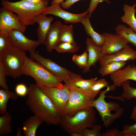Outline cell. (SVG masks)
<instances>
[{
    "label": "cell",
    "instance_id": "1",
    "mask_svg": "<svg viewBox=\"0 0 136 136\" xmlns=\"http://www.w3.org/2000/svg\"><path fill=\"white\" fill-rule=\"evenodd\" d=\"M27 95L26 104L35 115L47 124L59 125L61 115L51 100L38 85L30 84Z\"/></svg>",
    "mask_w": 136,
    "mask_h": 136
},
{
    "label": "cell",
    "instance_id": "2",
    "mask_svg": "<svg viewBox=\"0 0 136 136\" xmlns=\"http://www.w3.org/2000/svg\"><path fill=\"white\" fill-rule=\"evenodd\" d=\"M49 0H42L40 3H34L27 0L11 2L2 0V7L12 11L18 15L21 24L24 26L33 25L37 16L42 14L49 4Z\"/></svg>",
    "mask_w": 136,
    "mask_h": 136
},
{
    "label": "cell",
    "instance_id": "3",
    "mask_svg": "<svg viewBox=\"0 0 136 136\" xmlns=\"http://www.w3.org/2000/svg\"><path fill=\"white\" fill-rule=\"evenodd\" d=\"M116 87L113 84L109 85L107 89L100 92L99 97L95 99L92 104V106L98 112L103 122V124L107 129L123 113V107H120L118 104L113 101L107 102L105 100L107 96L105 95L106 93L110 91L114 90Z\"/></svg>",
    "mask_w": 136,
    "mask_h": 136
},
{
    "label": "cell",
    "instance_id": "4",
    "mask_svg": "<svg viewBox=\"0 0 136 136\" xmlns=\"http://www.w3.org/2000/svg\"><path fill=\"white\" fill-rule=\"evenodd\" d=\"M97 121L93 107L79 110L70 116H61L59 125L69 133L73 131L92 128Z\"/></svg>",
    "mask_w": 136,
    "mask_h": 136
},
{
    "label": "cell",
    "instance_id": "5",
    "mask_svg": "<svg viewBox=\"0 0 136 136\" xmlns=\"http://www.w3.org/2000/svg\"><path fill=\"white\" fill-rule=\"evenodd\" d=\"M68 85L70 88V95L61 116H70L79 110L92 107V103L97 94L94 93L89 90Z\"/></svg>",
    "mask_w": 136,
    "mask_h": 136
},
{
    "label": "cell",
    "instance_id": "6",
    "mask_svg": "<svg viewBox=\"0 0 136 136\" xmlns=\"http://www.w3.org/2000/svg\"><path fill=\"white\" fill-rule=\"evenodd\" d=\"M35 80L38 85L57 87L61 84L59 80L41 64L26 56L23 74Z\"/></svg>",
    "mask_w": 136,
    "mask_h": 136
},
{
    "label": "cell",
    "instance_id": "7",
    "mask_svg": "<svg viewBox=\"0 0 136 136\" xmlns=\"http://www.w3.org/2000/svg\"><path fill=\"white\" fill-rule=\"evenodd\" d=\"M26 56L25 52L11 46L6 52L0 54V61L8 76L16 78L23 74Z\"/></svg>",
    "mask_w": 136,
    "mask_h": 136
},
{
    "label": "cell",
    "instance_id": "8",
    "mask_svg": "<svg viewBox=\"0 0 136 136\" xmlns=\"http://www.w3.org/2000/svg\"><path fill=\"white\" fill-rule=\"evenodd\" d=\"M38 86L51 100L61 115L70 96L69 85L65 83L55 87Z\"/></svg>",
    "mask_w": 136,
    "mask_h": 136
},
{
    "label": "cell",
    "instance_id": "9",
    "mask_svg": "<svg viewBox=\"0 0 136 136\" xmlns=\"http://www.w3.org/2000/svg\"><path fill=\"white\" fill-rule=\"evenodd\" d=\"M29 53L31 59L41 64L61 83L70 80L79 75L61 66L50 59L46 58L35 52Z\"/></svg>",
    "mask_w": 136,
    "mask_h": 136
},
{
    "label": "cell",
    "instance_id": "10",
    "mask_svg": "<svg viewBox=\"0 0 136 136\" xmlns=\"http://www.w3.org/2000/svg\"><path fill=\"white\" fill-rule=\"evenodd\" d=\"M7 31L11 45L22 51L35 52L37 47L41 44L38 40L33 41L29 39L19 30L12 29Z\"/></svg>",
    "mask_w": 136,
    "mask_h": 136
},
{
    "label": "cell",
    "instance_id": "11",
    "mask_svg": "<svg viewBox=\"0 0 136 136\" xmlns=\"http://www.w3.org/2000/svg\"><path fill=\"white\" fill-rule=\"evenodd\" d=\"M102 34L104 38V43L101 46L103 55L115 53L129 43L121 35L107 32Z\"/></svg>",
    "mask_w": 136,
    "mask_h": 136
},
{
    "label": "cell",
    "instance_id": "12",
    "mask_svg": "<svg viewBox=\"0 0 136 136\" xmlns=\"http://www.w3.org/2000/svg\"><path fill=\"white\" fill-rule=\"evenodd\" d=\"M26 26L21 24L18 15L4 7L0 9V30L8 31L12 29L25 32Z\"/></svg>",
    "mask_w": 136,
    "mask_h": 136
},
{
    "label": "cell",
    "instance_id": "13",
    "mask_svg": "<svg viewBox=\"0 0 136 136\" xmlns=\"http://www.w3.org/2000/svg\"><path fill=\"white\" fill-rule=\"evenodd\" d=\"M60 4H51L48 6L42 14H52L62 19L65 23H76L80 22L82 18L88 15L87 10L83 13L75 14L65 11L61 8Z\"/></svg>",
    "mask_w": 136,
    "mask_h": 136
},
{
    "label": "cell",
    "instance_id": "14",
    "mask_svg": "<svg viewBox=\"0 0 136 136\" xmlns=\"http://www.w3.org/2000/svg\"><path fill=\"white\" fill-rule=\"evenodd\" d=\"M136 60V51L127 44L123 48L113 53L103 55L99 62L101 66L113 61H126Z\"/></svg>",
    "mask_w": 136,
    "mask_h": 136
},
{
    "label": "cell",
    "instance_id": "15",
    "mask_svg": "<svg viewBox=\"0 0 136 136\" xmlns=\"http://www.w3.org/2000/svg\"><path fill=\"white\" fill-rule=\"evenodd\" d=\"M113 84L116 87L121 86L124 82L131 80L136 81V66L134 65H127L109 75Z\"/></svg>",
    "mask_w": 136,
    "mask_h": 136
},
{
    "label": "cell",
    "instance_id": "16",
    "mask_svg": "<svg viewBox=\"0 0 136 136\" xmlns=\"http://www.w3.org/2000/svg\"><path fill=\"white\" fill-rule=\"evenodd\" d=\"M86 44V49L88 53V60L87 66L82 72L85 73L90 71L91 66H95L96 63L103 56L101 47L96 45L91 39L87 38Z\"/></svg>",
    "mask_w": 136,
    "mask_h": 136
},
{
    "label": "cell",
    "instance_id": "17",
    "mask_svg": "<svg viewBox=\"0 0 136 136\" xmlns=\"http://www.w3.org/2000/svg\"><path fill=\"white\" fill-rule=\"evenodd\" d=\"M62 24L57 21L51 24L46 34L45 44L47 51L51 53L58 43Z\"/></svg>",
    "mask_w": 136,
    "mask_h": 136
},
{
    "label": "cell",
    "instance_id": "18",
    "mask_svg": "<svg viewBox=\"0 0 136 136\" xmlns=\"http://www.w3.org/2000/svg\"><path fill=\"white\" fill-rule=\"evenodd\" d=\"M53 19L52 17H48L42 14L38 15L35 18V22L38 25L37 30L38 40L41 44H45L46 34Z\"/></svg>",
    "mask_w": 136,
    "mask_h": 136
},
{
    "label": "cell",
    "instance_id": "19",
    "mask_svg": "<svg viewBox=\"0 0 136 136\" xmlns=\"http://www.w3.org/2000/svg\"><path fill=\"white\" fill-rule=\"evenodd\" d=\"M40 118L34 115L24 121L23 124L22 131L25 136H35L38 128L44 122Z\"/></svg>",
    "mask_w": 136,
    "mask_h": 136
},
{
    "label": "cell",
    "instance_id": "20",
    "mask_svg": "<svg viewBox=\"0 0 136 136\" xmlns=\"http://www.w3.org/2000/svg\"><path fill=\"white\" fill-rule=\"evenodd\" d=\"M89 18L87 15L83 17L80 22L83 25L86 34L91 38L92 41L97 45L101 47L104 42L102 34L99 33L94 30L91 24Z\"/></svg>",
    "mask_w": 136,
    "mask_h": 136
},
{
    "label": "cell",
    "instance_id": "21",
    "mask_svg": "<svg viewBox=\"0 0 136 136\" xmlns=\"http://www.w3.org/2000/svg\"><path fill=\"white\" fill-rule=\"evenodd\" d=\"M136 3L131 6L124 4V14L121 17L122 21L128 25L136 33V18L135 16Z\"/></svg>",
    "mask_w": 136,
    "mask_h": 136
},
{
    "label": "cell",
    "instance_id": "22",
    "mask_svg": "<svg viewBox=\"0 0 136 136\" xmlns=\"http://www.w3.org/2000/svg\"><path fill=\"white\" fill-rule=\"evenodd\" d=\"M81 77V75L79 74L71 80L64 82L65 83L83 89L88 90L97 79V77H96L85 79Z\"/></svg>",
    "mask_w": 136,
    "mask_h": 136
},
{
    "label": "cell",
    "instance_id": "23",
    "mask_svg": "<svg viewBox=\"0 0 136 136\" xmlns=\"http://www.w3.org/2000/svg\"><path fill=\"white\" fill-rule=\"evenodd\" d=\"M126 64L125 61H112L101 66L98 71L102 76H105L121 69Z\"/></svg>",
    "mask_w": 136,
    "mask_h": 136
},
{
    "label": "cell",
    "instance_id": "24",
    "mask_svg": "<svg viewBox=\"0 0 136 136\" xmlns=\"http://www.w3.org/2000/svg\"><path fill=\"white\" fill-rule=\"evenodd\" d=\"M123 89L122 94L118 96H109V97L123 101L125 99L130 100L133 98L136 99V88L131 87L129 80L123 82L121 84Z\"/></svg>",
    "mask_w": 136,
    "mask_h": 136
},
{
    "label": "cell",
    "instance_id": "25",
    "mask_svg": "<svg viewBox=\"0 0 136 136\" xmlns=\"http://www.w3.org/2000/svg\"><path fill=\"white\" fill-rule=\"evenodd\" d=\"M18 96L15 93L3 88L0 89V114H3L7 112V104L8 100L11 99L15 100Z\"/></svg>",
    "mask_w": 136,
    "mask_h": 136
},
{
    "label": "cell",
    "instance_id": "26",
    "mask_svg": "<svg viewBox=\"0 0 136 136\" xmlns=\"http://www.w3.org/2000/svg\"><path fill=\"white\" fill-rule=\"evenodd\" d=\"M115 31L116 34L123 36L136 47V33L131 28L123 24H120L116 26Z\"/></svg>",
    "mask_w": 136,
    "mask_h": 136
},
{
    "label": "cell",
    "instance_id": "27",
    "mask_svg": "<svg viewBox=\"0 0 136 136\" xmlns=\"http://www.w3.org/2000/svg\"><path fill=\"white\" fill-rule=\"evenodd\" d=\"M60 42H67L77 45V43L74 38L72 25H67L62 24L58 43Z\"/></svg>",
    "mask_w": 136,
    "mask_h": 136
},
{
    "label": "cell",
    "instance_id": "28",
    "mask_svg": "<svg viewBox=\"0 0 136 136\" xmlns=\"http://www.w3.org/2000/svg\"><path fill=\"white\" fill-rule=\"evenodd\" d=\"M12 117L10 113L7 112L0 116V136L7 135L13 132L11 124Z\"/></svg>",
    "mask_w": 136,
    "mask_h": 136
},
{
    "label": "cell",
    "instance_id": "29",
    "mask_svg": "<svg viewBox=\"0 0 136 136\" xmlns=\"http://www.w3.org/2000/svg\"><path fill=\"white\" fill-rule=\"evenodd\" d=\"M80 47L67 42L58 43L55 46L54 49L59 53L68 52L74 53L77 52Z\"/></svg>",
    "mask_w": 136,
    "mask_h": 136
},
{
    "label": "cell",
    "instance_id": "30",
    "mask_svg": "<svg viewBox=\"0 0 136 136\" xmlns=\"http://www.w3.org/2000/svg\"><path fill=\"white\" fill-rule=\"evenodd\" d=\"M11 46L8 32L0 30V54L6 52Z\"/></svg>",
    "mask_w": 136,
    "mask_h": 136
},
{
    "label": "cell",
    "instance_id": "31",
    "mask_svg": "<svg viewBox=\"0 0 136 136\" xmlns=\"http://www.w3.org/2000/svg\"><path fill=\"white\" fill-rule=\"evenodd\" d=\"M88 60V53L86 49L81 55L74 54L72 57L73 61L80 68L84 69L87 66Z\"/></svg>",
    "mask_w": 136,
    "mask_h": 136
},
{
    "label": "cell",
    "instance_id": "32",
    "mask_svg": "<svg viewBox=\"0 0 136 136\" xmlns=\"http://www.w3.org/2000/svg\"><path fill=\"white\" fill-rule=\"evenodd\" d=\"M109 83L105 79L101 78L97 80L88 90L92 93L98 94L103 88L108 87Z\"/></svg>",
    "mask_w": 136,
    "mask_h": 136
},
{
    "label": "cell",
    "instance_id": "33",
    "mask_svg": "<svg viewBox=\"0 0 136 136\" xmlns=\"http://www.w3.org/2000/svg\"><path fill=\"white\" fill-rule=\"evenodd\" d=\"M92 129L87 128L82 130L83 136H102L101 126L99 124H94Z\"/></svg>",
    "mask_w": 136,
    "mask_h": 136
},
{
    "label": "cell",
    "instance_id": "34",
    "mask_svg": "<svg viewBox=\"0 0 136 136\" xmlns=\"http://www.w3.org/2000/svg\"><path fill=\"white\" fill-rule=\"evenodd\" d=\"M8 76L7 72L0 61V86L4 89L9 90V87L6 82V76Z\"/></svg>",
    "mask_w": 136,
    "mask_h": 136
},
{
    "label": "cell",
    "instance_id": "35",
    "mask_svg": "<svg viewBox=\"0 0 136 136\" xmlns=\"http://www.w3.org/2000/svg\"><path fill=\"white\" fill-rule=\"evenodd\" d=\"M121 132L123 136H136V123L133 125H125Z\"/></svg>",
    "mask_w": 136,
    "mask_h": 136
},
{
    "label": "cell",
    "instance_id": "36",
    "mask_svg": "<svg viewBox=\"0 0 136 136\" xmlns=\"http://www.w3.org/2000/svg\"><path fill=\"white\" fill-rule=\"evenodd\" d=\"M15 92L18 96L24 97L27 95L28 88L24 84H17L15 87Z\"/></svg>",
    "mask_w": 136,
    "mask_h": 136
},
{
    "label": "cell",
    "instance_id": "37",
    "mask_svg": "<svg viewBox=\"0 0 136 136\" xmlns=\"http://www.w3.org/2000/svg\"><path fill=\"white\" fill-rule=\"evenodd\" d=\"M105 2L108 4H111L109 0H91L89 8L87 10L88 11V16L90 18L93 12L95 9L98 4L100 2Z\"/></svg>",
    "mask_w": 136,
    "mask_h": 136
},
{
    "label": "cell",
    "instance_id": "38",
    "mask_svg": "<svg viewBox=\"0 0 136 136\" xmlns=\"http://www.w3.org/2000/svg\"><path fill=\"white\" fill-rule=\"evenodd\" d=\"M102 136H123L121 131L116 128L107 130L106 132H103Z\"/></svg>",
    "mask_w": 136,
    "mask_h": 136
},
{
    "label": "cell",
    "instance_id": "39",
    "mask_svg": "<svg viewBox=\"0 0 136 136\" xmlns=\"http://www.w3.org/2000/svg\"><path fill=\"white\" fill-rule=\"evenodd\" d=\"M80 0H66L63 1L61 4V6L64 9H67L75 3Z\"/></svg>",
    "mask_w": 136,
    "mask_h": 136
},
{
    "label": "cell",
    "instance_id": "40",
    "mask_svg": "<svg viewBox=\"0 0 136 136\" xmlns=\"http://www.w3.org/2000/svg\"><path fill=\"white\" fill-rule=\"evenodd\" d=\"M69 134L71 136H83L82 130H77L72 131Z\"/></svg>",
    "mask_w": 136,
    "mask_h": 136
},
{
    "label": "cell",
    "instance_id": "41",
    "mask_svg": "<svg viewBox=\"0 0 136 136\" xmlns=\"http://www.w3.org/2000/svg\"><path fill=\"white\" fill-rule=\"evenodd\" d=\"M130 118V119L136 121V105L132 109Z\"/></svg>",
    "mask_w": 136,
    "mask_h": 136
},
{
    "label": "cell",
    "instance_id": "42",
    "mask_svg": "<svg viewBox=\"0 0 136 136\" xmlns=\"http://www.w3.org/2000/svg\"><path fill=\"white\" fill-rule=\"evenodd\" d=\"M64 0H52L51 2V4H61Z\"/></svg>",
    "mask_w": 136,
    "mask_h": 136
},
{
    "label": "cell",
    "instance_id": "43",
    "mask_svg": "<svg viewBox=\"0 0 136 136\" xmlns=\"http://www.w3.org/2000/svg\"><path fill=\"white\" fill-rule=\"evenodd\" d=\"M22 135L21 133V129L19 128H18L17 129L16 135L17 136H22Z\"/></svg>",
    "mask_w": 136,
    "mask_h": 136
},
{
    "label": "cell",
    "instance_id": "44",
    "mask_svg": "<svg viewBox=\"0 0 136 136\" xmlns=\"http://www.w3.org/2000/svg\"><path fill=\"white\" fill-rule=\"evenodd\" d=\"M27 1L33 3H38L40 2L42 0H27Z\"/></svg>",
    "mask_w": 136,
    "mask_h": 136
}]
</instances>
